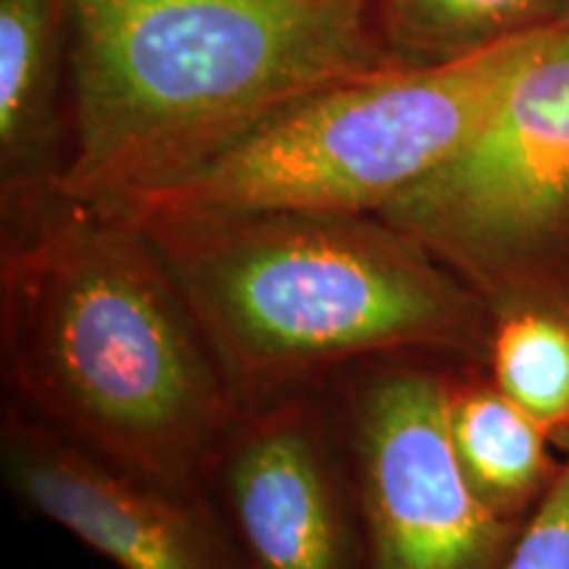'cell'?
Here are the masks:
<instances>
[{
  "mask_svg": "<svg viewBox=\"0 0 569 569\" xmlns=\"http://www.w3.org/2000/svg\"><path fill=\"white\" fill-rule=\"evenodd\" d=\"M3 372L27 415L163 486L203 490L243 403L151 234L56 193L3 217Z\"/></svg>",
  "mask_w": 569,
  "mask_h": 569,
  "instance_id": "6da1fadb",
  "label": "cell"
},
{
  "mask_svg": "<svg viewBox=\"0 0 569 569\" xmlns=\"http://www.w3.org/2000/svg\"><path fill=\"white\" fill-rule=\"evenodd\" d=\"M386 63L369 9L348 0H69L59 193L130 209Z\"/></svg>",
  "mask_w": 569,
  "mask_h": 569,
  "instance_id": "7a4b0ae2",
  "label": "cell"
},
{
  "mask_svg": "<svg viewBox=\"0 0 569 569\" xmlns=\"http://www.w3.org/2000/svg\"><path fill=\"white\" fill-rule=\"evenodd\" d=\"M127 213L172 269L243 409L367 359L486 365V298L380 213Z\"/></svg>",
  "mask_w": 569,
  "mask_h": 569,
  "instance_id": "3957f363",
  "label": "cell"
},
{
  "mask_svg": "<svg viewBox=\"0 0 569 569\" xmlns=\"http://www.w3.org/2000/svg\"><path fill=\"white\" fill-rule=\"evenodd\" d=\"M557 27L311 92L190 180L124 211L380 213L480 132Z\"/></svg>",
  "mask_w": 569,
  "mask_h": 569,
  "instance_id": "277c9868",
  "label": "cell"
},
{
  "mask_svg": "<svg viewBox=\"0 0 569 569\" xmlns=\"http://www.w3.org/2000/svg\"><path fill=\"white\" fill-rule=\"evenodd\" d=\"M382 219L486 303L569 301V19L517 71L480 132Z\"/></svg>",
  "mask_w": 569,
  "mask_h": 569,
  "instance_id": "5b68a950",
  "label": "cell"
},
{
  "mask_svg": "<svg viewBox=\"0 0 569 569\" xmlns=\"http://www.w3.org/2000/svg\"><path fill=\"white\" fill-rule=\"evenodd\" d=\"M451 372L396 359L353 388L348 438L367 569H503L522 525L475 496L448 427Z\"/></svg>",
  "mask_w": 569,
  "mask_h": 569,
  "instance_id": "8992f818",
  "label": "cell"
},
{
  "mask_svg": "<svg viewBox=\"0 0 569 569\" xmlns=\"http://www.w3.org/2000/svg\"><path fill=\"white\" fill-rule=\"evenodd\" d=\"M13 496L117 569H248L203 490L163 486L13 409L0 440Z\"/></svg>",
  "mask_w": 569,
  "mask_h": 569,
  "instance_id": "52a82bcc",
  "label": "cell"
},
{
  "mask_svg": "<svg viewBox=\"0 0 569 569\" xmlns=\"http://www.w3.org/2000/svg\"><path fill=\"white\" fill-rule=\"evenodd\" d=\"M209 486L248 569H367L356 496L311 390L246 409Z\"/></svg>",
  "mask_w": 569,
  "mask_h": 569,
  "instance_id": "ba28073f",
  "label": "cell"
},
{
  "mask_svg": "<svg viewBox=\"0 0 569 569\" xmlns=\"http://www.w3.org/2000/svg\"><path fill=\"white\" fill-rule=\"evenodd\" d=\"M69 0H0L3 217L59 193L67 163Z\"/></svg>",
  "mask_w": 569,
  "mask_h": 569,
  "instance_id": "9c48e42d",
  "label": "cell"
},
{
  "mask_svg": "<svg viewBox=\"0 0 569 569\" xmlns=\"http://www.w3.org/2000/svg\"><path fill=\"white\" fill-rule=\"evenodd\" d=\"M448 427L475 496L496 517L528 522L565 467L551 457L549 436L472 365L451 372Z\"/></svg>",
  "mask_w": 569,
  "mask_h": 569,
  "instance_id": "30bf717a",
  "label": "cell"
},
{
  "mask_svg": "<svg viewBox=\"0 0 569 569\" xmlns=\"http://www.w3.org/2000/svg\"><path fill=\"white\" fill-rule=\"evenodd\" d=\"M369 19L401 63H440L569 19V0H372Z\"/></svg>",
  "mask_w": 569,
  "mask_h": 569,
  "instance_id": "8fae6325",
  "label": "cell"
},
{
  "mask_svg": "<svg viewBox=\"0 0 569 569\" xmlns=\"http://www.w3.org/2000/svg\"><path fill=\"white\" fill-rule=\"evenodd\" d=\"M490 311V380L569 453V301L515 298Z\"/></svg>",
  "mask_w": 569,
  "mask_h": 569,
  "instance_id": "7c38bea8",
  "label": "cell"
},
{
  "mask_svg": "<svg viewBox=\"0 0 569 569\" xmlns=\"http://www.w3.org/2000/svg\"><path fill=\"white\" fill-rule=\"evenodd\" d=\"M503 569H569V453L557 482L519 530Z\"/></svg>",
  "mask_w": 569,
  "mask_h": 569,
  "instance_id": "4fadbf2b",
  "label": "cell"
},
{
  "mask_svg": "<svg viewBox=\"0 0 569 569\" xmlns=\"http://www.w3.org/2000/svg\"><path fill=\"white\" fill-rule=\"evenodd\" d=\"M348 3H356V6H365V9H369V3H372V0H348Z\"/></svg>",
  "mask_w": 569,
  "mask_h": 569,
  "instance_id": "5bb4252c",
  "label": "cell"
}]
</instances>
